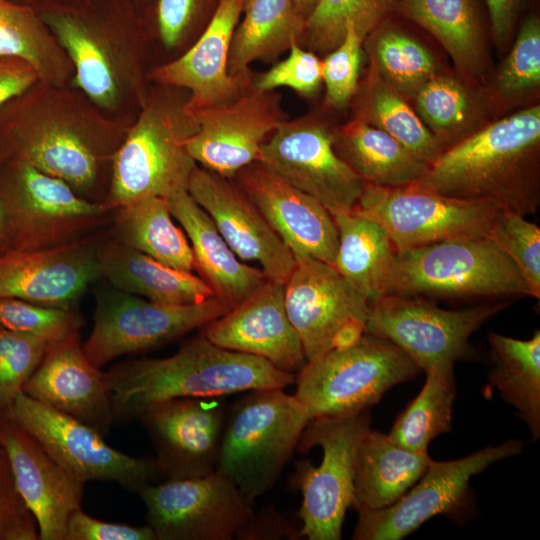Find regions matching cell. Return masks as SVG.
Returning a JSON list of instances; mask_svg holds the SVG:
<instances>
[{"mask_svg":"<svg viewBox=\"0 0 540 540\" xmlns=\"http://www.w3.org/2000/svg\"><path fill=\"white\" fill-rule=\"evenodd\" d=\"M412 100L414 110L444 150L477 130L473 124L481 117L480 100L452 77L434 76Z\"/></svg>","mask_w":540,"mask_h":540,"instance_id":"ab89813d","label":"cell"},{"mask_svg":"<svg viewBox=\"0 0 540 540\" xmlns=\"http://www.w3.org/2000/svg\"><path fill=\"white\" fill-rule=\"evenodd\" d=\"M172 218L166 198L147 197L114 209L107 232L162 264L192 272L195 260L190 243Z\"/></svg>","mask_w":540,"mask_h":540,"instance_id":"e575fe53","label":"cell"},{"mask_svg":"<svg viewBox=\"0 0 540 540\" xmlns=\"http://www.w3.org/2000/svg\"><path fill=\"white\" fill-rule=\"evenodd\" d=\"M191 113L198 129L186 141L189 155L229 179L258 160L263 143L287 120L280 95L254 84L229 102Z\"/></svg>","mask_w":540,"mask_h":540,"instance_id":"d6986e66","label":"cell"},{"mask_svg":"<svg viewBox=\"0 0 540 540\" xmlns=\"http://www.w3.org/2000/svg\"><path fill=\"white\" fill-rule=\"evenodd\" d=\"M368 36L371 65L406 100L438 75L431 51L418 39L383 22Z\"/></svg>","mask_w":540,"mask_h":540,"instance_id":"f35d334b","label":"cell"},{"mask_svg":"<svg viewBox=\"0 0 540 540\" xmlns=\"http://www.w3.org/2000/svg\"><path fill=\"white\" fill-rule=\"evenodd\" d=\"M394 1H395V3H396L397 0H394Z\"/></svg>","mask_w":540,"mask_h":540,"instance_id":"be15d7a7","label":"cell"},{"mask_svg":"<svg viewBox=\"0 0 540 540\" xmlns=\"http://www.w3.org/2000/svg\"><path fill=\"white\" fill-rule=\"evenodd\" d=\"M338 248L333 267L368 302L386 295L396 251L377 222L353 213L334 216Z\"/></svg>","mask_w":540,"mask_h":540,"instance_id":"836d02e7","label":"cell"},{"mask_svg":"<svg viewBox=\"0 0 540 540\" xmlns=\"http://www.w3.org/2000/svg\"><path fill=\"white\" fill-rule=\"evenodd\" d=\"M356 117L392 136L429 166L444 151L407 100L372 65L357 99Z\"/></svg>","mask_w":540,"mask_h":540,"instance_id":"74e56055","label":"cell"},{"mask_svg":"<svg viewBox=\"0 0 540 540\" xmlns=\"http://www.w3.org/2000/svg\"><path fill=\"white\" fill-rule=\"evenodd\" d=\"M9 417L84 484L112 481L138 493L146 485L164 479L155 457L121 453L106 444L96 430L23 392L17 397Z\"/></svg>","mask_w":540,"mask_h":540,"instance_id":"5bb4252c","label":"cell"},{"mask_svg":"<svg viewBox=\"0 0 540 540\" xmlns=\"http://www.w3.org/2000/svg\"><path fill=\"white\" fill-rule=\"evenodd\" d=\"M119 420L137 419L149 406L179 397H220L257 389H285L295 374L269 361L222 348L203 335L172 356L122 361L105 372Z\"/></svg>","mask_w":540,"mask_h":540,"instance_id":"277c9868","label":"cell"},{"mask_svg":"<svg viewBox=\"0 0 540 540\" xmlns=\"http://www.w3.org/2000/svg\"><path fill=\"white\" fill-rule=\"evenodd\" d=\"M217 398H173L149 406L137 417L164 479L197 478L216 471L227 417Z\"/></svg>","mask_w":540,"mask_h":540,"instance_id":"ffe728a7","label":"cell"},{"mask_svg":"<svg viewBox=\"0 0 540 540\" xmlns=\"http://www.w3.org/2000/svg\"><path fill=\"white\" fill-rule=\"evenodd\" d=\"M232 307L214 296L190 305H163L114 287L99 290L94 325L81 345L97 368L112 360L152 350L203 328Z\"/></svg>","mask_w":540,"mask_h":540,"instance_id":"7c38bea8","label":"cell"},{"mask_svg":"<svg viewBox=\"0 0 540 540\" xmlns=\"http://www.w3.org/2000/svg\"><path fill=\"white\" fill-rule=\"evenodd\" d=\"M293 253L333 265L338 248L334 216L315 198L259 161L232 178Z\"/></svg>","mask_w":540,"mask_h":540,"instance_id":"603a6c76","label":"cell"},{"mask_svg":"<svg viewBox=\"0 0 540 540\" xmlns=\"http://www.w3.org/2000/svg\"><path fill=\"white\" fill-rule=\"evenodd\" d=\"M363 42L364 39L350 25L343 41L321 60L328 105L343 108L356 95Z\"/></svg>","mask_w":540,"mask_h":540,"instance_id":"c3c4849f","label":"cell"},{"mask_svg":"<svg viewBox=\"0 0 540 540\" xmlns=\"http://www.w3.org/2000/svg\"><path fill=\"white\" fill-rule=\"evenodd\" d=\"M189 93L152 83L149 96L114 155L104 204L114 210L147 197L187 190L198 166L186 141L198 129L187 108Z\"/></svg>","mask_w":540,"mask_h":540,"instance_id":"5b68a950","label":"cell"},{"mask_svg":"<svg viewBox=\"0 0 540 540\" xmlns=\"http://www.w3.org/2000/svg\"><path fill=\"white\" fill-rule=\"evenodd\" d=\"M420 372L392 342L364 333L350 347L307 361L295 374L293 396L310 420L347 416L367 410L390 388Z\"/></svg>","mask_w":540,"mask_h":540,"instance_id":"ba28073f","label":"cell"},{"mask_svg":"<svg viewBox=\"0 0 540 540\" xmlns=\"http://www.w3.org/2000/svg\"><path fill=\"white\" fill-rule=\"evenodd\" d=\"M171 215L190 243L195 270L215 296L232 308L252 295L266 280L261 269L240 260L218 232L210 216L187 190L167 198Z\"/></svg>","mask_w":540,"mask_h":540,"instance_id":"83f0119b","label":"cell"},{"mask_svg":"<svg viewBox=\"0 0 540 540\" xmlns=\"http://www.w3.org/2000/svg\"><path fill=\"white\" fill-rule=\"evenodd\" d=\"M506 306L445 310L423 296L386 294L369 302L365 333L392 342L425 373L452 374L471 335Z\"/></svg>","mask_w":540,"mask_h":540,"instance_id":"4fadbf2b","label":"cell"},{"mask_svg":"<svg viewBox=\"0 0 540 540\" xmlns=\"http://www.w3.org/2000/svg\"><path fill=\"white\" fill-rule=\"evenodd\" d=\"M23 393L102 436L116 420L105 372L86 358L79 335L49 346Z\"/></svg>","mask_w":540,"mask_h":540,"instance_id":"4316f807","label":"cell"},{"mask_svg":"<svg viewBox=\"0 0 540 540\" xmlns=\"http://www.w3.org/2000/svg\"><path fill=\"white\" fill-rule=\"evenodd\" d=\"M0 56H11L31 64L39 80L68 85L74 71L56 37L31 6L0 0Z\"/></svg>","mask_w":540,"mask_h":540,"instance_id":"8d00e7d4","label":"cell"},{"mask_svg":"<svg viewBox=\"0 0 540 540\" xmlns=\"http://www.w3.org/2000/svg\"><path fill=\"white\" fill-rule=\"evenodd\" d=\"M524 443L511 439L466 457L431 460L420 479L395 503L381 509L358 508L354 540H399L430 518L456 511L465 501L470 479L491 464L518 455Z\"/></svg>","mask_w":540,"mask_h":540,"instance_id":"ac0fdd59","label":"cell"},{"mask_svg":"<svg viewBox=\"0 0 540 540\" xmlns=\"http://www.w3.org/2000/svg\"><path fill=\"white\" fill-rule=\"evenodd\" d=\"M143 6L147 5L150 0H138Z\"/></svg>","mask_w":540,"mask_h":540,"instance_id":"94428289","label":"cell"},{"mask_svg":"<svg viewBox=\"0 0 540 540\" xmlns=\"http://www.w3.org/2000/svg\"><path fill=\"white\" fill-rule=\"evenodd\" d=\"M202 335L232 351L261 357L296 374L307 362L284 304V284L266 280L252 295L203 327Z\"/></svg>","mask_w":540,"mask_h":540,"instance_id":"484cf974","label":"cell"},{"mask_svg":"<svg viewBox=\"0 0 540 540\" xmlns=\"http://www.w3.org/2000/svg\"><path fill=\"white\" fill-rule=\"evenodd\" d=\"M540 85V20L532 14L522 22L513 46L493 81L502 99L521 98Z\"/></svg>","mask_w":540,"mask_h":540,"instance_id":"ee69618b","label":"cell"},{"mask_svg":"<svg viewBox=\"0 0 540 540\" xmlns=\"http://www.w3.org/2000/svg\"><path fill=\"white\" fill-rule=\"evenodd\" d=\"M243 4L244 0H219L197 39L182 54L151 68V83L186 90L190 112L229 102L249 88L252 72L233 76L228 69L230 44Z\"/></svg>","mask_w":540,"mask_h":540,"instance_id":"44dd1931","label":"cell"},{"mask_svg":"<svg viewBox=\"0 0 540 540\" xmlns=\"http://www.w3.org/2000/svg\"><path fill=\"white\" fill-rule=\"evenodd\" d=\"M493 367L489 382L513 406L529 427L534 440L540 437V331L521 340L495 332L488 334Z\"/></svg>","mask_w":540,"mask_h":540,"instance_id":"d590c367","label":"cell"},{"mask_svg":"<svg viewBox=\"0 0 540 540\" xmlns=\"http://www.w3.org/2000/svg\"><path fill=\"white\" fill-rule=\"evenodd\" d=\"M370 428L368 409L341 417L311 419L297 444L300 452L323 450L320 465L296 463L290 482L302 493L297 512L300 535L309 540H339L346 511L353 504L356 460L361 440Z\"/></svg>","mask_w":540,"mask_h":540,"instance_id":"30bf717a","label":"cell"},{"mask_svg":"<svg viewBox=\"0 0 540 540\" xmlns=\"http://www.w3.org/2000/svg\"><path fill=\"white\" fill-rule=\"evenodd\" d=\"M322 62L317 54L294 43L288 56L268 71L254 76V86L262 91L287 87L301 96L311 97L322 85Z\"/></svg>","mask_w":540,"mask_h":540,"instance_id":"681fc988","label":"cell"},{"mask_svg":"<svg viewBox=\"0 0 540 540\" xmlns=\"http://www.w3.org/2000/svg\"><path fill=\"white\" fill-rule=\"evenodd\" d=\"M309 421L284 389L247 391L227 413L216 471L254 502L276 484Z\"/></svg>","mask_w":540,"mask_h":540,"instance_id":"8992f818","label":"cell"},{"mask_svg":"<svg viewBox=\"0 0 540 540\" xmlns=\"http://www.w3.org/2000/svg\"><path fill=\"white\" fill-rule=\"evenodd\" d=\"M187 191L240 260L258 263L268 280L287 281L293 253L234 180L197 166Z\"/></svg>","mask_w":540,"mask_h":540,"instance_id":"7402d4cb","label":"cell"},{"mask_svg":"<svg viewBox=\"0 0 540 540\" xmlns=\"http://www.w3.org/2000/svg\"><path fill=\"white\" fill-rule=\"evenodd\" d=\"M417 184L526 216L540 206V106L477 129L446 148Z\"/></svg>","mask_w":540,"mask_h":540,"instance_id":"3957f363","label":"cell"},{"mask_svg":"<svg viewBox=\"0 0 540 540\" xmlns=\"http://www.w3.org/2000/svg\"><path fill=\"white\" fill-rule=\"evenodd\" d=\"M100 278L120 291L163 305H190L215 296L192 272L179 270L132 249L105 231L97 245Z\"/></svg>","mask_w":540,"mask_h":540,"instance_id":"f1b7e54d","label":"cell"},{"mask_svg":"<svg viewBox=\"0 0 540 540\" xmlns=\"http://www.w3.org/2000/svg\"><path fill=\"white\" fill-rule=\"evenodd\" d=\"M500 210L489 202L446 196L414 183L366 184L352 213L380 224L401 253L437 242L489 237Z\"/></svg>","mask_w":540,"mask_h":540,"instance_id":"8fae6325","label":"cell"},{"mask_svg":"<svg viewBox=\"0 0 540 540\" xmlns=\"http://www.w3.org/2000/svg\"><path fill=\"white\" fill-rule=\"evenodd\" d=\"M73 67L70 85L103 113L133 120L152 83L154 42L138 0H92L36 9Z\"/></svg>","mask_w":540,"mask_h":540,"instance_id":"7a4b0ae2","label":"cell"},{"mask_svg":"<svg viewBox=\"0 0 540 540\" xmlns=\"http://www.w3.org/2000/svg\"><path fill=\"white\" fill-rule=\"evenodd\" d=\"M104 232L65 246L0 255V298L75 309L100 279L97 245Z\"/></svg>","mask_w":540,"mask_h":540,"instance_id":"cb8c5ba5","label":"cell"},{"mask_svg":"<svg viewBox=\"0 0 540 540\" xmlns=\"http://www.w3.org/2000/svg\"><path fill=\"white\" fill-rule=\"evenodd\" d=\"M0 201L13 249L65 246L110 226L113 210L82 198L63 180L11 155L0 164Z\"/></svg>","mask_w":540,"mask_h":540,"instance_id":"52a82bcc","label":"cell"},{"mask_svg":"<svg viewBox=\"0 0 540 540\" xmlns=\"http://www.w3.org/2000/svg\"><path fill=\"white\" fill-rule=\"evenodd\" d=\"M50 344L0 325V413L9 417L17 397Z\"/></svg>","mask_w":540,"mask_h":540,"instance_id":"bcb514c9","label":"cell"},{"mask_svg":"<svg viewBox=\"0 0 540 540\" xmlns=\"http://www.w3.org/2000/svg\"><path fill=\"white\" fill-rule=\"evenodd\" d=\"M284 304L307 361L354 345L365 333L369 302L330 264L298 256L284 283Z\"/></svg>","mask_w":540,"mask_h":540,"instance_id":"9a60e30c","label":"cell"},{"mask_svg":"<svg viewBox=\"0 0 540 540\" xmlns=\"http://www.w3.org/2000/svg\"><path fill=\"white\" fill-rule=\"evenodd\" d=\"M394 6V0H318L304 22L299 44L325 56L343 41L348 26L365 40Z\"/></svg>","mask_w":540,"mask_h":540,"instance_id":"b9f144b4","label":"cell"},{"mask_svg":"<svg viewBox=\"0 0 540 540\" xmlns=\"http://www.w3.org/2000/svg\"><path fill=\"white\" fill-rule=\"evenodd\" d=\"M137 494L157 540H232L254 511L253 502L217 471L165 479Z\"/></svg>","mask_w":540,"mask_h":540,"instance_id":"e0dca14e","label":"cell"},{"mask_svg":"<svg viewBox=\"0 0 540 540\" xmlns=\"http://www.w3.org/2000/svg\"><path fill=\"white\" fill-rule=\"evenodd\" d=\"M293 2L298 13L305 21L316 6L318 0H293Z\"/></svg>","mask_w":540,"mask_h":540,"instance_id":"680465c9","label":"cell"},{"mask_svg":"<svg viewBox=\"0 0 540 540\" xmlns=\"http://www.w3.org/2000/svg\"><path fill=\"white\" fill-rule=\"evenodd\" d=\"M4 417H5V416H4V415H2V414L0 413V425H1V423H2V420H3V418H4Z\"/></svg>","mask_w":540,"mask_h":540,"instance_id":"6125c7cd","label":"cell"},{"mask_svg":"<svg viewBox=\"0 0 540 540\" xmlns=\"http://www.w3.org/2000/svg\"><path fill=\"white\" fill-rule=\"evenodd\" d=\"M12 155V151L8 143L0 138V164Z\"/></svg>","mask_w":540,"mask_h":540,"instance_id":"91938a15","label":"cell"},{"mask_svg":"<svg viewBox=\"0 0 540 540\" xmlns=\"http://www.w3.org/2000/svg\"><path fill=\"white\" fill-rule=\"evenodd\" d=\"M13 249L7 218L0 201V255Z\"/></svg>","mask_w":540,"mask_h":540,"instance_id":"9f6ffc18","label":"cell"},{"mask_svg":"<svg viewBox=\"0 0 540 540\" xmlns=\"http://www.w3.org/2000/svg\"><path fill=\"white\" fill-rule=\"evenodd\" d=\"M242 12L230 44L231 75H246L254 62H272L300 43L305 21L293 0H244Z\"/></svg>","mask_w":540,"mask_h":540,"instance_id":"d6a6232c","label":"cell"},{"mask_svg":"<svg viewBox=\"0 0 540 540\" xmlns=\"http://www.w3.org/2000/svg\"><path fill=\"white\" fill-rule=\"evenodd\" d=\"M133 120L103 113L82 92L38 80L0 112L12 155L103 203L112 162Z\"/></svg>","mask_w":540,"mask_h":540,"instance_id":"6da1fadb","label":"cell"},{"mask_svg":"<svg viewBox=\"0 0 540 540\" xmlns=\"http://www.w3.org/2000/svg\"><path fill=\"white\" fill-rule=\"evenodd\" d=\"M395 6L437 39L463 76L484 78V35L474 0H397Z\"/></svg>","mask_w":540,"mask_h":540,"instance_id":"4dcf8cb0","label":"cell"},{"mask_svg":"<svg viewBox=\"0 0 540 540\" xmlns=\"http://www.w3.org/2000/svg\"><path fill=\"white\" fill-rule=\"evenodd\" d=\"M0 444L17 490L36 519L39 540H66L68 520L81 508L85 484L10 417L0 425Z\"/></svg>","mask_w":540,"mask_h":540,"instance_id":"d4e9b609","label":"cell"},{"mask_svg":"<svg viewBox=\"0 0 540 540\" xmlns=\"http://www.w3.org/2000/svg\"><path fill=\"white\" fill-rule=\"evenodd\" d=\"M18 4L28 5L35 9L46 5L71 6L92 0H10Z\"/></svg>","mask_w":540,"mask_h":540,"instance_id":"6f0895ef","label":"cell"},{"mask_svg":"<svg viewBox=\"0 0 540 540\" xmlns=\"http://www.w3.org/2000/svg\"><path fill=\"white\" fill-rule=\"evenodd\" d=\"M386 294L532 297L519 268L489 237L437 242L396 253Z\"/></svg>","mask_w":540,"mask_h":540,"instance_id":"9c48e42d","label":"cell"},{"mask_svg":"<svg viewBox=\"0 0 540 540\" xmlns=\"http://www.w3.org/2000/svg\"><path fill=\"white\" fill-rule=\"evenodd\" d=\"M489 238L516 264L530 288L540 297V228L525 216L500 210Z\"/></svg>","mask_w":540,"mask_h":540,"instance_id":"7dc6e473","label":"cell"},{"mask_svg":"<svg viewBox=\"0 0 540 540\" xmlns=\"http://www.w3.org/2000/svg\"><path fill=\"white\" fill-rule=\"evenodd\" d=\"M299 539L300 529L286 518L285 515L273 507L264 508L252 513L251 517L238 532L236 539L260 540V539Z\"/></svg>","mask_w":540,"mask_h":540,"instance_id":"f5cc1de1","label":"cell"},{"mask_svg":"<svg viewBox=\"0 0 540 540\" xmlns=\"http://www.w3.org/2000/svg\"><path fill=\"white\" fill-rule=\"evenodd\" d=\"M431 458L369 428L359 445L354 477L355 509H381L401 498L424 474Z\"/></svg>","mask_w":540,"mask_h":540,"instance_id":"f546056e","label":"cell"},{"mask_svg":"<svg viewBox=\"0 0 540 540\" xmlns=\"http://www.w3.org/2000/svg\"><path fill=\"white\" fill-rule=\"evenodd\" d=\"M0 540H39L36 519L19 494L0 444Z\"/></svg>","mask_w":540,"mask_h":540,"instance_id":"f907efd6","label":"cell"},{"mask_svg":"<svg viewBox=\"0 0 540 540\" xmlns=\"http://www.w3.org/2000/svg\"><path fill=\"white\" fill-rule=\"evenodd\" d=\"M495 43L504 48L515 30L517 19L526 0H485Z\"/></svg>","mask_w":540,"mask_h":540,"instance_id":"11a10c76","label":"cell"},{"mask_svg":"<svg viewBox=\"0 0 540 540\" xmlns=\"http://www.w3.org/2000/svg\"><path fill=\"white\" fill-rule=\"evenodd\" d=\"M333 145L338 156L369 185L414 184L429 169L392 136L358 117L334 131Z\"/></svg>","mask_w":540,"mask_h":540,"instance_id":"1f68e13d","label":"cell"},{"mask_svg":"<svg viewBox=\"0 0 540 540\" xmlns=\"http://www.w3.org/2000/svg\"><path fill=\"white\" fill-rule=\"evenodd\" d=\"M211 0H150L144 6L154 39L171 59L182 54L210 20ZM170 60V59H169Z\"/></svg>","mask_w":540,"mask_h":540,"instance_id":"7bdbcfd3","label":"cell"},{"mask_svg":"<svg viewBox=\"0 0 540 540\" xmlns=\"http://www.w3.org/2000/svg\"><path fill=\"white\" fill-rule=\"evenodd\" d=\"M334 130L314 116L285 120L263 143L258 160L318 200L332 216L352 213L366 183L334 149Z\"/></svg>","mask_w":540,"mask_h":540,"instance_id":"2e32d148","label":"cell"},{"mask_svg":"<svg viewBox=\"0 0 540 540\" xmlns=\"http://www.w3.org/2000/svg\"><path fill=\"white\" fill-rule=\"evenodd\" d=\"M456 395L454 374L427 372L420 393L398 415L388 437L415 452H427L430 442L452 429Z\"/></svg>","mask_w":540,"mask_h":540,"instance_id":"60d3db41","label":"cell"},{"mask_svg":"<svg viewBox=\"0 0 540 540\" xmlns=\"http://www.w3.org/2000/svg\"><path fill=\"white\" fill-rule=\"evenodd\" d=\"M66 540H157L149 525L130 526L98 520L74 511L67 524Z\"/></svg>","mask_w":540,"mask_h":540,"instance_id":"816d5d0a","label":"cell"},{"mask_svg":"<svg viewBox=\"0 0 540 540\" xmlns=\"http://www.w3.org/2000/svg\"><path fill=\"white\" fill-rule=\"evenodd\" d=\"M84 319L75 309L0 298V325L54 344L79 335Z\"/></svg>","mask_w":540,"mask_h":540,"instance_id":"f6af8a7d","label":"cell"},{"mask_svg":"<svg viewBox=\"0 0 540 540\" xmlns=\"http://www.w3.org/2000/svg\"><path fill=\"white\" fill-rule=\"evenodd\" d=\"M38 80L37 71L25 60L0 56V112L7 103Z\"/></svg>","mask_w":540,"mask_h":540,"instance_id":"db71d44e","label":"cell"}]
</instances>
